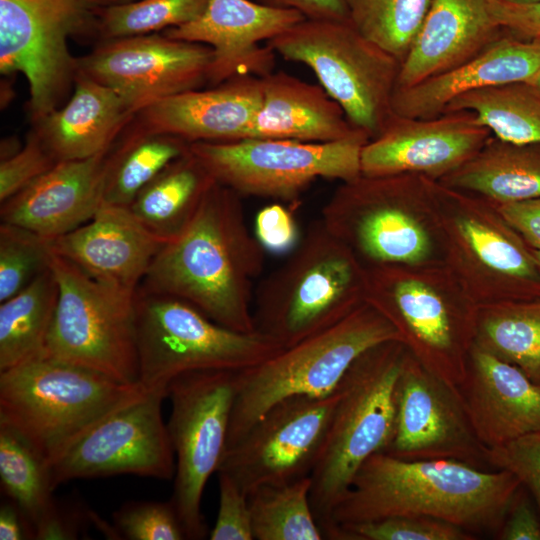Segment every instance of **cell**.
Segmentation results:
<instances>
[{"label": "cell", "instance_id": "e0dca14e", "mask_svg": "<svg viewBox=\"0 0 540 540\" xmlns=\"http://www.w3.org/2000/svg\"><path fill=\"white\" fill-rule=\"evenodd\" d=\"M161 390L144 391L72 442L51 464L53 483L131 474L171 480L175 455L161 404Z\"/></svg>", "mask_w": 540, "mask_h": 540}, {"label": "cell", "instance_id": "d6986e66", "mask_svg": "<svg viewBox=\"0 0 540 540\" xmlns=\"http://www.w3.org/2000/svg\"><path fill=\"white\" fill-rule=\"evenodd\" d=\"M212 49L164 34L108 39L76 61L78 74L112 88L132 112L208 82Z\"/></svg>", "mask_w": 540, "mask_h": 540}, {"label": "cell", "instance_id": "f6af8a7d", "mask_svg": "<svg viewBox=\"0 0 540 540\" xmlns=\"http://www.w3.org/2000/svg\"><path fill=\"white\" fill-rule=\"evenodd\" d=\"M219 508L211 540H254L248 495L227 474L217 472Z\"/></svg>", "mask_w": 540, "mask_h": 540}, {"label": "cell", "instance_id": "6f0895ef", "mask_svg": "<svg viewBox=\"0 0 540 540\" xmlns=\"http://www.w3.org/2000/svg\"><path fill=\"white\" fill-rule=\"evenodd\" d=\"M532 41H536V42L540 43V38L532 40Z\"/></svg>", "mask_w": 540, "mask_h": 540}, {"label": "cell", "instance_id": "484cf974", "mask_svg": "<svg viewBox=\"0 0 540 540\" xmlns=\"http://www.w3.org/2000/svg\"><path fill=\"white\" fill-rule=\"evenodd\" d=\"M488 0H431L400 65L396 88L413 86L472 59L503 34Z\"/></svg>", "mask_w": 540, "mask_h": 540}, {"label": "cell", "instance_id": "ba28073f", "mask_svg": "<svg viewBox=\"0 0 540 540\" xmlns=\"http://www.w3.org/2000/svg\"><path fill=\"white\" fill-rule=\"evenodd\" d=\"M443 263L478 306L540 298L532 249L479 195L429 178Z\"/></svg>", "mask_w": 540, "mask_h": 540}, {"label": "cell", "instance_id": "f5cc1de1", "mask_svg": "<svg viewBox=\"0 0 540 540\" xmlns=\"http://www.w3.org/2000/svg\"><path fill=\"white\" fill-rule=\"evenodd\" d=\"M527 82L532 84L534 87H536L540 91V71Z\"/></svg>", "mask_w": 540, "mask_h": 540}, {"label": "cell", "instance_id": "836d02e7", "mask_svg": "<svg viewBox=\"0 0 540 540\" xmlns=\"http://www.w3.org/2000/svg\"><path fill=\"white\" fill-rule=\"evenodd\" d=\"M0 482L32 527L35 539L37 529L57 506L51 465L29 439L4 422H0Z\"/></svg>", "mask_w": 540, "mask_h": 540}, {"label": "cell", "instance_id": "44dd1931", "mask_svg": "<svg viewBox=\"0 0 540 540\" xmlns=\"http://www.w3.org/2000/svg\"><path fill=\"white\" fill-rule=\"evenodd\" d=\"M304 19L295 10L269 7L254 0H208L197 19L162 34L210 47L208 82L216 86L236 76L264 77L273 72L275 53L261 43Z\"/></svg>", "mask_w": 540, "mask_h": 540}, {"label": "cell", "instance_id": "6da1fadb", "mask_svg": "<svg viewBox=\"0 0 540 540\" xmlns=\"http://www.w3.org/2000/svg\"><path fill=\"white\" fill-rule=\"evenodd\" d=\"M241 197L215 181L138 288L182 299L229 329L255 332L253 285L265 250L248 229Z\"/></svg>", "mask_w": 540, "mask_h": 540}, {"label": "cell", "instance_id": "4dcf8cb0", "mask_svg": "<svg viewBox=\"0 0 540 540\" xmlns=\"http://www.w3.org/2000/svg\"><path fill=\"white\" fill-rule=\"evenodd\" d=\"M214 182L189 149L146 185L129 209L146 230L166 243L189 224Z\"/></svg>", "mask_w": 540, "mask_h": 540}, {"label": "cell", "instance_id": "cb8c5ba5", "mask_svg": "<svg viewBox=\"0 0 540 540\" xmlns=\"http://www.w3.org/2000/svg\"><path fill=\"white\" fill-rule=\"evenodd\" d=\"M262 103V78L242 75L179 93L140 110L143 132L193 142L243 139Z\"/></svg>", "mask_w": 540, "mask_h": 540}, {"label": "cell", "instance_id": "ee69618b", "mask_svg": "<svg viewBox=\"0 0 540 540\" xmlns=\"http://www.w3.org/2000/svg\"><path fill=\"white\" fill-rule=\"evenodd\" d=\"M57 162L39 135H31L18 153L0 163V203L29 186Z\"/></svg>", "mask_w": 540, "mask_h": 540}, {"label": "cell", "instance_id": "c3c4849f", "mask_svg": "<svg viewBox=\"0 0 540 540\" xmlns=\"http://www.w3.org/2000/svg\"><path fill=\"white\" fill-rule=\"evenodd\" d=\"M495 538L540 540V514L532 496L523 485L515 493Z\"/></svg>", "mask_w": 540, "mask_h": 540}, {"label": "cell", "instance_id": "3957f363", "mask_svg": "<svg viewBox=\"0 0 540 540\" xmlns=\"http://www.w3.org/2000/svg\"><path fill=\"white\" fill-rule=\"evenodd\" d=\"M365 301L424 368L460 393L478 305L443 261L365 266Z\"/></svg>", "mask_w": 540, "mask_h": 540}, {"label": "cell", "instance_id": "603a6c76", "mask_svg": "<svg viewBox=\"0 0 540 540\" xmlns=\"http://www.w3.org/2000/svg\"><path fill=\"white\" fill-rule=\"evenodd\" d=\"M108 151L58 161L29 186L1 203V222L53 240L88 222L104 201Z\"/></svg>", "mask_w": 540, "mask_h": 540}, {"label": "cell", "instance_id": "ffe728a7", "mask_svg": "<svg viewBox=\"0 0 540 540\" xmlns=\"http://www.w3.org/2000/svg\"><path fill=\"white\" fill-rule=\"evenodd\" d=\"M492 136L471 111L411 118L392 111L361 150V174H417L440 180L472 158Z\"/></svg>", "mask_w": 540, "mask_h": 540}, {"label": "cell", "instance_id": "8992f818", "mask_svg": "<svg viewBox=\"0 0 540 540\" xmlns=\"http://www.w3.org/2000/svg\"><path fill=\"white\" fill-rule=\"evenodd\" d=\"M144 391L45 353L0 372V422L20 431L51 465L94 424Z\"/></svg>", "mask_w": 540, "mask_h": 540}, {"label": "cell", "instance_id": "8d00e7d4", "mask_svg": "<svg viewBox=\"0 0 540 540\" xmlns=\"http://www.w3.org/2000/svg\"><path fill=\"white\" fill-rule=\"evenodd\" d=\"M310 477L263 485L248 494L254 540H321L310 503Z\"/></svg>", "mask_w": 540, "mask_h": 540}, {"label": "cell", "instance_id": "11a10c76", "mask_svg": "<svg viewBox=\"0 0 540 540\" xmlns=\"http://www.w3.org/2000/svg\"><path fill=\"white\" fill-rule=\"evenodd\" d=\"M534 252H535V257H536L537 264L540 270V250H534Z\"/></svg>", "mask_w": 540, "mask_h": 540}, {"label": "cell", "instance_id": "4316f807", "mask_svg": "<svg viewBox=\"0 0 540 540\" xmlns=\"http://www.w3.org/2000/svg\"><path fill=\"white\" fill-rule=\"evenodd\" d=\"M540 71V43L506 31L481 53L442 74L395 89L392 111L411 118L442 114L456 98L479 89L528 81Z\"/></svg>", "mask_w": 540, "mask_h": 540}, {"label": "cell", "instance_id": "277c9868", "mask_svg": "<svg viewBox=\"0 0 540 540\" xmlns=\"http://www.w3.org/2000/svg\"><path fill=\"white\" fill-rule=\"evenodd\" d=\"M254 301L256 331L287 347L365 302V266L318 219L286 261L260 283Z\"/></svg>", "mask_w": 540, "mask_h": 540}, {"label": "cell", "instance_id": "d4e9b609", "mask_svg": "<svg viewBox=\"0 0 540 540\" xmlns=\"http://www.w3.org/2000/svg\"><path fill=\"white\" fill-rule=\"evenodd\" d=\"M459 391L473 429L487 449L540 431V386L515 365L475 344Z\"/></svg>", "mask_w": 540, "mask_h": 540}, {"label": "cell", "instance_id": "83f0119b", "mask_svg": "<svg viewBox=\"0 0 540 540\" xmlns=\"http://www.w3.org/2000/svg\"><path fill=\"white\" fill-rule=\"evenodd\" d=\"M262 78V103L245 138L334 142L369 136L357 129L321 85L284 71ZM370 139V138H369Z\"/></svg>", "mask_w": 540, "mask_h": 540}, {"label": "cell", "instance_id": "7bdbcfd3", "mask_svg": "<svg viewBox=\"0 0 540 540\" xmlns=\"http://www.w3.org/2000/svg\"><path fill=\"white\" fill-rule=\"evenodd\" d=\"M487 458L493 470L510 471L520 480L540 514V431L487 449Z\"/></svg>", "mask_w": 540, "mask_h": 540}, {"label": "cell", "instance_id": "816d5d0a", "mask_svg": "<svg viewBox=\"0 0 540 540\" xmlns=\"http://www.w3.org/2000/svg\"><path fill=\"white\" fill-rule=\"evenodd\" d=\"M0 539H34V532L18 506L8 499L0 506Z\"/></svg>", "mask_w": 540, "mask_h": 540}, {"label": "cell", "instance_id": "ab89813d", "mask_svg": "<svg viewBox=\"0 0 540 540\" xmlns=\"http://www.w3.org/2000/svg\"><path fill=\"white\" fill-rule=\"evenodd\" d=\"M51 240L26 228L0 223V302L50 268Z\"/></svg>", "mask_w": 540, "mask_h": 540}, {"label": "cell", "instance_id": "bcb514c9", "mask_svg": "<svg viewBox=\"0 0 540 540\" xmlns=\"http://www.w3.org/2000/svg\"><path fill=\"white\" fill-rule=\"evenodd\" d=\"M254 229L262 248L272 254H289L301 238L292 209L281 202L260 209Z\"/></svg>", "mask_w": 540, "mask_h": 540}, {"label": "cell", "instance_id": "52a82bcc", "mask_svg": "<svg viewBox=\"0 0 540 540\" xmlns=\"http://www.w3.org/2000/svg\"><path fill=\"white\" fill-rule=\"evenodd\" d=\"M320 219L364 266L442 261L428 177L361 174L341 182Z\"/></svg>", "mask_w": 540, "mask_h": 540}, {"label": "cell", "instance_id": "f35d334b", "mask_svg": "<svg viewBox=\"0 0 540 540\" xmlns=\"http://www.w3.org/2000/svg\"><path fill=\"white\" fill-rule=\"evenodd\" d=\"M208 0H138L111 4L99 15L96 29L107 39L145 35L189 23Z\"/></svg>", "mask_w": 540, "mask_h": 540}, {"label": "cell", "instance_id": "d590c367", "mask_svg": "<svg viewBox=\"0 0 540 540\" xmlns=\"http://www.w3.org/2000/svg\"><path fill=\"white\" fill-rule=\"evenodd\" d=\"M189 144L174 136L144 133L114 155L107 154L104 202L129 208L146 185L189 150Z\"/></svg>", "mask_w": 540, "mask_h": 540}, {"label": "cell", "instance_id": "7c38bea8", "mask_svg": "<svg viewBox=\"0 0 540 540\" xmlns=\"http://www.w3.org/2000/svg\"><path fill=\"white\" fill-rule=\"evenodd\" d=\"M58 299L46 354L138 383L135 292L100 282L53 253Z\"/></svg>", "mask_w": 540, "mask_h": 540}, {"label": "cell", "instance_id": "f546056e", "mask_svg": "<svg viewBox=\"0 0 540 540\" xmlns=\"http://www.w3.org/2000/svg\"><path fill=\"white\" fill-rule=\"evenodd\" d=\"M438 181L498 204L539 198L540 144L492 135L472 158Z\"/></svg>", "mask_w": 540, "mask_h": 540}, {"label": "cell", "instance_id": "60d3db41", "mask_svg": "<svg viewBox=\"0 0 540 540\" xmlns=\"http://www.w3.org/2000/svg\"><path fill=\"white\" fill-rule=\"evenodd\" d=\"M451 523L418 516H392L340 524L330 540H476Z\"/></svg>", "mask_w": 540, "mask_h": 540}, {"label": "cell", "instance_id": "8fae6325", "mask_svg": "<svg viewBox=\"0 0 540 540\" xmlns=\"http://www.w3.org/2000/svg\"><path fill=\"white\" fill-rule=\"evenodd\" d=\"M266 44L308 66L353 126L370 139L379 134L392 113L401 62L350 20L304 19Z\"/></svg>", "mask_w": 540, "mask_h": 540}, {"label": "cell", "instance_id": "5b68a950", "mask_svg": "<svg viewBox=\"0 0 540 540\" xmlns=\"http://www.w3.org/2000/svg\"><path fill=\"white\" fill-rule=\"evenodd\" d=\"M405 352L398 340L370 347L351 364L336 388L337 401L310 475V503L323 539L332 510L358 469L391 439L395 387Z\"/></svg>", "mask_w": 540, "mask_h": 540}, {"label": "cell", "instance_id": "4fadbf2b", "mask_svg": "<svg viewBox=\"0 0 540 540\" xmlns=\"http://www.w3.org/2000/svg\"><path fill=\"white\" fill-rule=\"evenodd\" d=\"M367 136L334 142L243 138L193 142L191 153L214 180L240 196L295 205L317 179L341 182L361 175L360 155Z\"/></svg>", "mask_w": 540, "mask_h": 540}, {"label": "cell", "instance_id": "74e56055", "mask_svg": "<svg viewBox=\"0 0 540 540\" xmlns=\"http://www.w3.org/2000/svg\"><path fill=\"white\" fill-rule=\"evenodd\" d=\"M431 0H347L349 20L366 38L401 63Z\"/></svg>", "mask_w": 540, "mask_h": 540}, {"label": "cell", "instance_id": "30bf717a", "mask_svg": "<svg viewBox=\"0 0 540 540\" xmlns=\"http://www.w3.org/2000/svg\"><path fill=\"white\" fill-rule=\"evenodd\" d=\"M138 383L167 394L169 382L190 371H241L282 348L258 331L222 326L192 304L174 296L137 288L135 292Z\"/></svg>", "mask_w": 540, "mask_h": 540}, {"label": "cell", "instance_id": "5bb4252c", "mask_svg": "<svg viewBox=\"0 0 540 540\" xmlns=\"http://www.w3.org/2000/svg\"><path fill=\"white\" fill-rule=\"evenodd\" d=\"M237 373L190 371L176 376L167 386L171 400L167 429L176 464L170 501L190 540L209 536L201 501L225 451Z\"/></svg>", "mask_w": 540, "mask_h": 540}, {"label": "cell", "instance_id": "7402d4cb", "mask_svg": "<svg viewBox=\"0 0 540 540\" xmlns=\"http://www.w3.org/2000/svg\"><path fill=\"white\" fill-rule=\"evenodd\" d=\"M164 244L128 207L104 201L88 222L51 240L56 255L92 278L132 293Z\"/></svg>", "mask_w": 540, "mask_h": 540}, {"label": "cell", "instance_id": "9f6ffc18", "mask_svg": "<svg viewBox=\"0 0 540 540\" xmlns=\"http://www.w3.org/2000/svg\"><path fill=\"white\" fill-rule=\"evenodd\" d=\"M113 1L117 4V3L131 2L132 0H113Z\"/></svg>", "mask_w": 540, "mask_h": 540}, {"label": "cell", "instance_id": "7dc6e473", "mask_svg": "<svg viewBox=\"0 0 540 540\" xmlns=\"http://www.w3.org/2000/svg\"><path fill=\"white\" fill-rule=\"evenodd\" d=\"M488 5L495 22L507 33L528 41L540 38V1L488 0Z\"/></svg>", "mask_w": 540, "mask_h": 540}, {"label": "cell", "instance_id": "db71d44e", "mask_svg": "<svg viewBox=\"0 0 540 540\" xmlns=\"http://www.w3.org/2000/svg\"><path fill=\"white\" fill-rule=\"evenodd\" d=\"M505 1L519 2V3H530V2H539L540 0H505Z\"/></svg>", "mask_w": 540, "mask_h": 540}, {"label": "cell", "instance_id": "f1b7e54d", "mask_svg": "<svg viewBox=\"0 0 540 540\" xmlns=\"http://www.w3.org/2000/svg\"><path fill=\"white\" fill-rule=\"evenodd\" d=\"M130 114L112 88L78 74L69 102L44 117L37 134L57 161L86 159L108 151Z\"/></svg>", "mask_w": 540, "mask_h": 540}, {"label": "cell", "instance_id": "b9f144b4", "mask_svg": "<svg viewBox=\"0 0 540 540\" xmlns=\"http://www.w3.org/2000/svg\"><path fill=\"white\" fill-rule=\"evenodd\" d=\"M118 539L184 540L185 530L170 500L129 501L113 513Z\"/></svg>", "mask_w": 540, "mask_h": 540}, {"label": "cell", "instance_id": "9a60e30c", "mask_svg": "<svg viewBox=\"0 0 540 540\" xmlns=\"http://www.w3.org/2000/svg\"><path fill=\"white\" fill-rule=\"evenodd\" d=\"M113 0H0V71L27 79L31 109L42 120L55 110L76 61L72 35L97 27Z\"/></svg>", "mask_w": 540, "mask_h": 540}, {"label": "cell", "instance_id": "9c48e42d", "mask_svg": "<svg viewBox=\"0 0 540 540\" xmlns=\"http://www.w3.org/2000/svg\"><path fill=\"white\" fill-rule=\"evenodd\" d=\"M389 340L400 341L397 331L365 301L335 324L238 371L225 449L275 403L296 395L331 394L357 357Z\"/></svg>", "mask_w": 540, "mask_h": 540}, {"label": "cell", "instance_id": "1f68e13d", "mask_svg": "<svg viewBox=\"0 0 540 540\" xmlns=\"http://www.w3.org/2000/svg\"><path fill=\"white\" fill-rule=\"evenodd\" d=\"M57 299L58 285L49 268L0 302V372L46 353Z\"/></svg>", "mask_w": 540, "mask_h": 540}, {"label": "cell", "instance_id": "e575fe53", "mask_svg": "<svg viewBox=\"0 0 540 540\" xmlns=\"http://www.w3.org/2000/svg\"><path fill=\"white\" fill-rule=\"evenodd\" d=\"M459 110L473 112L501 140L540 144V91L527 81L466 93L453 100L444 112Z\"/></svg>", "mask_w": 540, "mask_h": 540}, {"label": "cell", "instance_id": "f907efd6", "mask_svg": "<svg viewBox=\"0 0 540 540\" xmlns=\"http://www.w3.org/2000/svg\"><path fill=\"white\" fill-rule=\"evenodd\" d=\"M262 5L291 9L306 19L349 20L347 0H254Z\"/></svg>", "mask_w": 540, "mask_h": 540}, {"label": "cell", "instance_id": "ac0fdd59", "mask_svg": "<svg viewBox=\"0 0 540 540\" xmlns=\"http://www.w3.org/2000/svg\"><path fill=\"white\" fill-rule=\"evenodd\" d=\"M395 424L381 453L407 461L454 460L493 470L459 392L407 350L395 387Z\"/></svg>", "mask_w": 540, "mask_h": 540}, {"label": "cell", "instance_id": "681fc988", "mask_svg": "<svg viewBox=\"0 0 540 540\" xmlns=\"http://www.w3.org/2000/svg\"><path fill=\"white\" fill-rule=\"evenodd\" d=\"M494 204L527 244L534 250H540V197L520 202Z\"/></svg>", "mask_w": 540, "mask_h": 540}, {"label": "cell", "instance_id": "7a4b0ae2", "mask_svg": "<svg viewBox=\"0 0 540 540\" xmlns=\"http://www.w3.org/2000/svg\"><path fill=\"white\" fill-rule=\"evenodd\" d=\"M507 470H483L454 460L368 457L330 516L324 539L340 524L392 516L445 521L469 533L495 536L521 486Z\"/></svg>", "mask_w": 540, "mask_h": 540}, {"label": "cell", "instance_id": "2e32d148", "mask_svg": "<svg viewBox=\"0 0 540 540\" xmlns=\"http://www.w3.org/2000/svg\"><path fill=\"white\" fill-rule=\"evenodd\" d=\"M337 397L335 389L323 397L296 395L275 403L225 449L217 472L229 475L247 495L263 485L310 477Z\"/></svg>", "mask_w": 540, "mask_h": 540}, {"label": "cell", "instance_id": "d6a6232c", "mask_svg": "<svg viewBox=\"0 0 540 540\" xmlns=\"http://www.w3.org/2000/svg\"><path fill=\"white\" fill-rule=\"evenodd\" d=\"M475 345L540 386V298L478 306Z\"/></svg>", "mask_w": 540, "mask_h": 540}]
</instances>
